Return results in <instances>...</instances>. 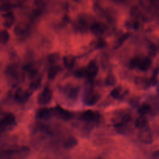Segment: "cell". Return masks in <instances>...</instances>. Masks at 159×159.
<instances>
[{"mask_svg": "<svg viewBox=\"0 0 159 159\" xmlns=\"http://www.w3.org/2000/svg\"><path fill=\"white\" fill-rule=\"evenodd\" d=\"M139 130H140L138 134V137L139 140L145 144L152 143L153 142L152 132L148 125Z\"/></svg>", "mask_w": 159, "mask_h": 159, "instance_id": "cell-1", "label": "cell"}, {"mask_svg": "<svg viewBox=\"0 0 159 159\" xmlns=\"http://www.w3.org/2000/svg\"><path fill=\"white\" fill-rule=\"evenodd\" d=\"M80 118L85 121H94L99 119V114L93 110H86L80 114Z\"/></svg>", "mask_w": 159, "mask_h": 159, "instance_id": "cell-5", "label": "cell"}, {"mask_svg": "<svg viewBox=\"0 0 159 159\" xmlns=\"http://www.w3.org/2000/svg\"><path fill=\"white\" fill-rule=\"evenodd\" d=\"M4 19H5V22H4V25L6 27H10L14 22V17L12 13H8L6 14L4 16Z\"/></svg>", "mask_w": 159, "mask_h": 159, "instance_id": "cell-21", "label": "cell"}, {"mask_svg": "<svg viewBox=\"0 0 159 159\" xmlns=\"http://www.w3.org/2000/svg\"><path fill=\"white\" fill-rule=\"evenodd\" d=\"M53 113L58 118L63 120H70L73 116V113L63 109L60 106H57L53 109Z\"/></svg>", "mask_w": 159, "mask_h": 159, "instance_id": "cell-3", "label": "cell"}, {"mask_svg": "<svg viewBox=\"0 0 159 159\" xmlns=\"http://www.w3.org/2000/svg\"><path fill=\"white\" fill-rule=\"evenodd\" d=\"M86 76L89 79H93L98 73V67L95 62L91 61L89 63L88 66L86 68Z\"/></svg>", "mask_w": 159, "mask_h": 159, "instance_id": "cell-8", "label": "cell"}, {"mask_svg": "<svg viewBox=\"0 0 159 159\" xmlns=\"http://www.w3.org/2000/svg\"><path fill=\"white\" fill-rule=\"evenodd\" d=\"M78 143V140H76V138L73 137H70L68 138L65 143H64V146L66 148H71L75 147Z\"/></svg>", "mask_w": 159, "mask_h": 159, "instance_id": "cell-17", "label": "cell"}, {"mask_svg": "<svg viewBox=\"0 0 159 159\" xmlns=\"http://www.w3.org/2000/svg\"><path fill=\"white\" fill-rule=\"evenodd\" d=\"M147 119L145 115H140L135 122V126L139 129H141L146 126H147Z\"/></svg>", "mask_w": 159, "mask_h": 159, "instance_id": "cell-12", "label": "cell"}, {"mask_svg": "<svg viewBox=\"0 0 159 159\" xmlns=\"http://www.w3.org/2000/svg\"><path fill=\"white\" fill-rule=\"evenodd\" d=\"M63 63L67 68H71L75 63V58L71 55H68L63 57Z\"/></svg>", "mask_w": 159, "mask_h": 159, "instance_id": "cell-15", "label": "cell"}, {"mask_svg": "<svg viewBox=\"0 0 159 159\" xmlns=\"http://www.w3.org/2000/svg\"><path fill=\"white\" fill-rule=\"evenodd\" d=\"M52 98V92L48 88H45L37 96V102L40 105H45L50 102Z\"/></svg>", "mask_w": 159, "mask_h": 159, "instance_id": "cell-2", "label": "cell"}, {"mask_svg": "<svg viewBox=\"0 0 159 159\" xmlns=\"http://www.w3.org/2000/svg\"><path fill=\"white\" fill-rule=\"evenodd\" d=\"M76 76L77 77H80V78H81V77H83L84 76H86V68L85 69H79L78 70L76 71Z\"/></svg>", "mask_w": 159, "mask_h": 159, "instance_id": "cell-25", "label": "cell"}, {"mask_svg": "<svg viewBox=\"0 0 159 159\" xmlns=\"http://www.w3.org/2000/svg\"><path fill=\"white\" fill-rule=\"evenodd\" d=\"M99 96L98 93L94 92L93 91H88L84 97V102L88 106H92L96 104L99 100Z\"/></svg>", "mask_w": 159, "mask_h": 159, "instance_id": "cell-7", "label": "cell"}, {"mask_svg": "<svg viewBox=\"0 0 159 159\" xmlns=\"http://www.w3.org/2000/svg\"><path fill=\"white\" fill-rule=\"evenodd\" d=\"M58 57H59V55L58 53H53L49 56L48 60L52 63H54L58 59Z\"/></svg>", "mask_w": 159, "mask_h": 159, "instance_id": "cell-26", "label": "cell"}, {"mask_svg": "<svg viewBox=\"0 0 159 159\" xmlns=\"http://www.w3.org/2000/svg\"><path fill=\"white\" fill-rule=\"evenodd\" d=\"M152 159H159V149L153 152L152 154Z\"/></svg>", "mask_w": 159, "mask_h": 159, "instance_id": "cell-27", "label": "cell"}, {"mask_svg": "<svg viewBox=\"0 0 159 159\" xmlns=\"http://www.w3.org/2000/svg\"><path fill=\"white\" fill-rule=\"evenodd\" d=\"M151 110V106L148 104H143L138 109V112L140 115H145Z\"/></svg>", "mask_w": 159, "mask_h": 159, "instance_id": "cell-19", "label": "cell"}, {"mask_svg": "<svg viewBox=\"0 0 159 159\" xmlns=\"http://www.w3.org/2000/svg\"><path fill=\"white\" fill-rule=\"evenodd\" d=\"M116 77L112 73L109 74L107 76V77L106 78V80H105L106 84L107 85V86H113V85H114L115 83H116Z\"/></svg>", "mask_w": 159, "mask_h": 159, "instance_id": "cell-23", "label": "cell"}, {"mask_svg": "<svg viewBox=\"0 0 159 159\" xmlns=\"http://www.w3.org/2000/svg\"><path fill=\"white\" fill-rule=\"evenodd\" d=\"M127 94V91L120 86H117L114 88L111 92V96L116 99H121Z\"/></svg>", "mask_w": 159, "mask_h": 159, "instance_id": "cell-10", "label": "cell"}, {"mask_svg": "<svg viewBox=\"0 0 159 159\" xmlns=\"http://www.w3.org/2000/svg\"><path fill=\"white\" fill-rule=\"evenodd\" d=\"M106 29V25L102 22H94L91 26V30L95 34H102Z\"/></svg>", "mask_w": 159, "mask_h": 159, "instance_id": "cell-11", "label": "cell"}, {"mask_svg": "<svg viewBox=\"0 0 159 159\" xmlns=\"http://www.w3.org/2000/svg\"><path fill=\"white\" fill-rule=\"evenodd\" d=\"M136 84L137 86L142 88H147L149 85H151L150 84V81L143 78H138L135 80Z\"/></svg>", "mask_w": 159, "mask_h": 159, "instance_id": "cell-18", "label": "cell"}, {"mask_svg": "<svg viewBox=\"0 0 159 159\" xmlns=\"http://www.w3.org/2000/svg\"><path fill=\"white\" fill-rule=\"evenodd\" d=\"M41 84V80L40 78H37L36 80H35L34 81H32L30 84L29 85V88L27 89L30 93H32L34 90L37 89Z\"/></svg>", "mask_w": 159, "mask_h": 159, "instance_id": "cell-20", "label": "cell"}, {"mask_svg": "<svg viewBox=\"0 0 159 159\" xmlns=\"http://www.w3.org/2000/svg\"><path fill=\"white\" fill-rule=\"evenodd\" d=\"M139 61H140V58H138V57H136V58H134L132 59L131 61H130L129 66L131 68L138 67V65H139Z\"/></svg>", "mask_w": 159, "mask_h": 159, "instance_id": "cell-24", "label": "cell"}, {"mask_svg": "<svg viewBox=\"0 0 159 159\" xmlns=\"http://www.w3.org/2000/svg\"><path fill=\"white\" fill-rule=\"evenodd\" d=\"M53 113V109L49 108L40 109L37 112V117L41 119H49Z\"/></svg>", "mask_w": 159, "mask_h": 159, "instance_id": "cell-9", "label": "cell"}, {"mask_svg": "<svg viewBox=\"0 0 159 159\" xmlns=\"http://www.w3.org/2000/svg\"><path fill=\"white\" fill-rule=\"evenodd\" d=\"M158 94H159V87H158Z\"/></svg>", "mask_w": 159, "mask_h": 159, "instance_id": "cell-29", "label": "cell"}, {"mask_svg": "<svg viewBox=\"0 0 159 159\" xmlns=\"http://www.w3.org/2000/svg\"><path fill=\"white\" fill-rule=\"evenodd\" d=\"M104 45V42H103V41H100V42H99V43H98V48H101V47H103Z\"/></svg>", "mask_w": 159, "mask_h": 159, "instance_id": "cell-28", "label": "cell"}, {"mask_svg": "<svg viewBox=\"0 0 159 159\" xmlns=\"http://www.w3.org/2000/svg\"><path fill=\"white\" fill-rule=\"evenodd\" d=\"M59 71H60V67L59 66H51L48 70V73H47L48 78L50 80L54 79Z\"/></svg>", "mask_w": 159, "mask_h": 159, "instance_id": "cell-16", "label": "cell"}, {"mask_svg": "<svg viewBox=\"0 0 159 159\" xmlns=\"http://www.w3.org/2000/svg\"><path fill=\"white\" fill-rule=\"evenodd\" d=\"M66 95L72 99H75L77 97L79 93V88L78 86H70L66 87L65 90Z\"/></svg>", "mask_w": 159, "mask_h": 159, "instance_id": "cell-13", "label": "cell"}, {"mask_svg": "<svg viewBox=\"0 0 159 159\" xmlns=\"http://www.w3.org/2000/svg\"><path fill=\"white\" fill-rule=\"evenodd\" d=\"M151 60L148 58H140V61L138 65V68L142 71H145L148 70L151 65Z\"/></svg>", "mask_w": 159, "mask_h": 159, "instance_id": "cell-14", "label": "cell"}, {"mask_svg": "<svg viewBox=\"0 0 159 159\" xmlns=\"http://www.w3.org/2000/svg\"><path fill=\"white\" fill-rule=\"evenodd\" d=\"M9 39V34L6 30H2L0 33V40L1 43H6Z\"/></svg>", "mask_w": 159, "mask_h": 159, "instance_id": "cell-22", "label": "cell"}, {"mask_svg": "<svg viewBox=\"0 0 159 159\" xmlns=\"http://www.w3.org/2000/svg\"><path fill=\"white\" fill-rule=\"evenodd\" d=\"M15 124V116L11 113L6 114L1 119L0 122V127L1 130H4L9 129Z\"/></svg>", "mask_w": 159, "mask_h": 159, "instance_id": "cell-4", "label": "cell"}, {"mask_svg": "<svg viewBox=\"0 0 159 159\" xmlns=\"http://www.w3.org/2000/svg\"><path fill=\"white\" fill-rule=\"evenodd\" d=\"M30 94L31 93L27 89L25 90L21 88H19L16 91L15 98L18 102H25L27 101Z\"/></svg>", "mask_w": 159, "mask_h": 159, "instance_id": "cell-6", "label": "cell"}]
</instances>
